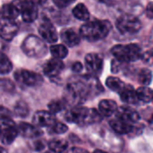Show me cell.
<instances>
[{
    "label": "cell",
    "instance_id": "cell-1",
    "mask_svg": "<svg viewBox=\"0 0 153 153\" xmlns=\"http://www.w3.org/2000/svg\"><path fill=\"white\" fill-rule=\"evenodd\" d=\"M102 91V86L96 76L91 74L74 76L67 83L66 96L69 101L82 103L89 96L98 94Z\"/></svg>",
    "mask_w": 153,
    "mask_h": 153
},
{
    "label": "cell",
    "instance_id": "cell-2",
    "mask_svg": "<svg viewBox=\"0 0 153 153\" xmlns=\"http://www.w3.org/2000/svg\"><path fill=\"white\" fill-rule=\"evenodd\" d=\"M112 30V24L108 20H94L82 25L81 36L88 41H98L105 39Z\"/></svg>",
    "mask_w": 153,
    "mask_h": 153
},
{
    "label": "cell",
    "instance_id": "cell-3",
    "mask_svg": "<svg viewBox=\"0 0 153 153\" xmlns=\"http://www.w3.org/2000/svg\"><path fill=\"white\" fill-rule=\"evenodd\" d=\"M65 120L70 123H74L79 126H87L100 122L102 115L94 108L74 107L65 113Z\"/></svg>",
    "mask_w": 153,
    "mask_h": 153
},
{
    "label": "cell",
    "instance_id": "cell-4",
    "mask_svg": "<svg viewBox=\"0 0 153 153\" xmlns=\"http://www.w3.org/2000/svg\"><path fill=\"white\" fill-rule=\"evenodd\" d=\"M111 54L116 59L123 63H130L139 60L142 57V48L137 44L116 45L111 48Z\"/></svg>",
    "mask_w": 153,
    "mask_h": 153
},
{
    "label": "cell",
    "instance_id": "cell-5",
    "mask_svg": "<svg viewBox=\"0 0 153 153\" xmlns=\"http://www.w3.org/2000/svg\"><path fill=\"white\" fill-rule=\"evenodd\" d=\"M22 50L23 53L33 58H40L47 55L48 48L46 43L35 35L27 36L22 43Z\"/></svg>",
    "mask_w": 153,
    "mask_h": 153
},
{
    "label": "cell",
    "instance_id": "cell-6",
    "mask_svg": "<svg viewBox=\"0 0 153 153\" xmlns=\"http://www.w3.org/2000/svg\"><path fill=\"white\" fill-rule=\"evenodd\" d=\"M116 27L120 33L125 35H132L140 31L142 23L136 16L126 13L122 14L117 18Z\"/></svg>",
    "mask_w": 153,
    "mask_h": 153
},
{
    "label": "cell",
    "instance_id": "cell-7",
    "mask_svg": "<svg viewBox=\"0 0 153 153\" xmlns=\"http://www.w3.org/2000/svg\"><path fill=\"white\" fill-rule=\"evenodd\" d=\"M19 9L25 22H33L38 17V8L31 0H14L13 2Z\"/></svg>",
    "mask_w": 153,
    "mask_h": 153
},
{
    "label": "cell",
    "instance_id": "cell-8",
    "mask_svg": "<svg viewBox=\"0 0 153 153\" xmlns=\"http://www.w3.org/2000/svg\"><path fill=\"white\" fill-rule=\"evenodd\" d=\"M1 126H2V134L1 142L4 145L11 144L16 136L18 135L19 130L15 126L14 122L12 120V117H1Z\"/></svg>",
    "mask_w": 153,
    "mask_h": 153
},
{
    "label": "cell",
    "instance_id": "cell-9",
    "mask_svg": "<svg viewBox=\"0 0 153 153\" xmlns=\"http://www.w3.org/2000/svg\"><path fill=\"white\" fill-rule=\"evenodd\" d=\"M14 78L17 82L28 87H33L39 85L43 82V78L40 74L25 69H19L14 73Z\"/></svg>",
    "mask_w": 153,
    "mask_h": 153
},
{
    "label": "cell",
    "instance_id": "cell-10",
    "mask_svg": "<svg viewBox=\"0 0 153 153\" xmlns=\"http://www.w3.org/2000/svg\"><path fill=\"white\" fill-rule=\"evenodd\" d=\"M39 33L40 37L48 43H56L57 41V31L50 20L46 16H44L40 22L39 26Z\"/></svg>",
    "mask_w": 153,
    "mask_h": 153
},
{
    "label": "cell",
    "instance_id": "cell-11",
    "mask_svg": "<svg viewBox=\"0 0 153 153\" xmlns=\"http://www.w3.org/2000/svg\"><path fill=\"white\" fill-rule=\"evenodd\" d=\"M85 67L89 74L98 76L103 69V57L97 53H90L85 56Z\"/></svg>",
    "mask_w": 153,
    "mask_h": 153
},
{
    "label": "cell",
    "instance_id": "cell-12",
    "mask_svg": "<svg viewBox=\"0 0 153 153\" xmlns=\"http://www.w3.org/2000/svg\"><path fill=\"white\" fill-rule=\"evenodd\" d=\"M65 68V65L62 60L53 57L46 62L43 66V73L49 78L57 77Z\"/></svg>",
    "mask_w": 153,
    "mask_h": 153
},
{
    "label": "cell",
    "instance_id": "cell-13",
    "mask_svg": "<svg viewBox=\"0 0 153 153\" xmlns=\"http://www.w3.org/2000/svg\"><path fill=\"white\" fill-rule=\"evenodd\" d=\"M19 30L18 25L13 20L1 18V37L5 40L13 39Z\"/></svg>",
    "mask_w": 153,
    "mask_h": 153
},
{
    "label": "cell",
    "instance_id": "cell-14",
    "mask_svg": "<svg viewBox=\"0 0 153 153\" xmlns=\"http://www.w3.org/2000/svg\"><path fill=\"white\" fill-rule=\"evenodd\" d=\"M56 121L54 114L50 111H38L32 118L33 124L39 127H50Z\"/></svg>",
    "mask_w": 153,
    "mask_h": 153
},
{
    "label": "cell",
    "instance_id": "cell-15",
    "mask_svg": "<svg viewBox=\"0 0 153 153\" xmlns=\"http://www.w3.org/2000/svg\"><path fill=\"white\" fill-rule=\"evenodd\" d=\"M116 117L118 119H121L123 121L134 124L136 123L140 119V116L136 110L134 108L127 107V106H123L117 108L116 112Z\"/></svg>",
    "mask_w": 153,
    "mask_h": 153
},
{
    "label": "cell",
    "instance_id": "cell-16",
    "mask_svg": "<svg viewBox=\"0 0 153 153\" xmlns=\"http://www.w3.org/2000/svg\"><path fill=\"white\" fill-rule=\"evenodd\" d=\"M61 39L65 45L68 47H75L80 43L81 40V34H79L77 31H75L74 29H64L62 30L61 33Z\"/></svg>",
    "mask_w": 153,
    "mask_h": 153
},
{
    "label": "cell",
    "instance_id": "cell-17",
    "mask_svg": "<svg viewBox=\"0 0 153 153\" xmlns=\"http://www.w3.org/2000/svg\"><path fill=\"white\" fill-rule=\"evenodd\" d=\"M19 133L26 138H38L42 135V132L36 126H31L27 123H20L18 126Z\"/></svg>",
    "mask_w": 153,
    "mask_h": 153
},
{
    "label": "cell",
    "instance_id": "cell-18",
    "mask_svg": "<svg viewBox=\"0 0 153 153\" xmlns=\"http://www.w3.org/2000/svg\"><path fill=\"white\" fill-rule=\"evenodd\" d=\"M111 128L117 134H126L131 133L134 130V126L131 123L123 121L118 118H115L110 121Z\"/></svg>",
    "mask_w": 153,
    "mask_h": 153
},
{
    "label": "cell",
    "instance_id": "cell-19",
    "mask_svg": "<svg viewBox=\"0 0 153 153\" xmlns=\"http://www.w3.org/2000/svg\"><path fill=\"white\" fill-rule=\"evenodd\" d=\"M121 100L127 104H136L138 103L139 99L136 93V91L131 85H126L124 90L119 93Z\"/></svg>",
    "mask_w": 153,
    "mask_h": 153
},
{
    "label": "cell",
    "instance_id": "cell-20",
    "mask_svg": "<svg viewBox=\"0 0 153 153\" xmlns=\"http://www.w3.org/2000/svg\"><path fill=\"white\" fill-rule=\"evenodd\" d=\"M117 108V103L111 100H103L99 104V110L104 117H110L113 114H116Z\"/></svg>",
    "mask_w": 153,
    "mask_h": 153
},
{
    "label": "cell",
    "instance_id": "cell-21",
    "mask_svg": "<svg viewBox=\"0 0 153 153\" xmlns=\"http://www.w3.org/2000/svg\"><path fill=\"white\" fill-rule=\"evenodd\" d=\"M20 13H20L18 7L13 3L4 4H3L2 9H1V17L3 19L14 20L19 16Z\"/></svg>",
    "mask_w": 153,
    "mask_h": 153
},
{
    "label": "cell",
    "instance_id": "cell-22",
    "mask_svg": "<svg viewBox=\"0 0 153 153\" xmlns=\"http://www.w3.org/2000/svg\"><path fill=\"white\" fill-rule=\"evenodd\" d=\"M136 78L139 83L143 86H148L152 80V73L148 68H141L137 70Z\"/></svg>",
    "mask_w": 153,
    "mask_h": 153
},
{
    "label": "cell",
    "instance_id": "cell-23",
    "mask_svg": "<svg viewBox=\"0 0 153 153\" xmlns=\"http://www.w3.org/2000/svg\"><path fill=\"white\" fill-rule=\"evenodd\" d=\"M106 84L107 86L113 91H116L117 93H120L124 88L126 87V83L124 82H122L119 78L115 77V76H109L107 80H106Z\"/></svg>",
    "mask_w": 153,
    "mask_h": 153
},
{
    "label": "cell",
    "instance_id": "cell-24",
    "mask_svg": "<svg viewBox=\"0 0 153 153\" xmlns=\"http://www.w3.org/2000/svg\"><path fill=\"white\" fill-rule=\"evenodd\" d=\"M73 14L76 19L84 22L88 21L90 18V12L84 4H78L73 9Z\"/></svg>",
    "mask_w": 153,
    "mask_h": 153
},
{
    "label": "cell",
    "instance_id": "cell-25",
    "mask_svg": "<svg viewBox=\"0 0 153 153\" xmlns=\"http://www.w3.org/2000/svg\"><path fill=\"white\" fill-rule=\"evenodd\" d=\"M50 53L52 55L53 57L57 58V59H64L68 55V50L67 48L65 45L62 44H56V45H52L50 47Z\"/></svg>",
    "mask_w": 153,
    "mask_h": 153
},
{
    "label": "cell",
    "instance_id": "cell-26",
    "mask_svg": "<svg viewBox=\"0 0 153 153\" xmlns=\"http://www.w3.org/2000/svg\"><path fill=\"white\" fill-rule=\"evenodd\" d=\"M49 150L55 153H63L65 152L68 147V143L65 140L61 139H54L49 142L48 143Z\"/></svg>",
    "mask_w": 153,
    "mask_h": 153
},
{
    "label": "cell",
    "instance_id": "cell-27",
    "mask_svg": "<svg viewBox=\"0 0 153 153\" xmlns=\"http://www.w3.org/2000/svg\"><path fill=\"white\" fill-rule=\"evenodd\" d=\"M136 93L140 101L147 103L153 100V91L152 89L148 88L147 86H143L138 88L136 90Z\"/></svg>",
    "mask_w": 153,
    "mask_h": 153
},
{
    "label": "cell",
    "instance_id": "cell-28",
    "mask_svg": "<svg viewBox=\"0 0 153 153\" xmlns=\"http://www.w3.org/2000/svg\"><path fill=\"white\" fill-rule=\"evenodd\" d=\"M66 100H54L48 104V109L51 113L56 114L65 108Z\"/></svg>",
    "mask_w": 153,
    "mask_h": 153
},
{
    "label": "cell",
    "instance_id": "cell-29",
    "mask_svg": "<svg viewBox=\"0 0 153 153\" xmlns=\"http://www.w3.org/2000/svg\"><path fill=\"white\" fill-rule=\"evenodd\" d=\"M12 70H13L12 62L4 53H2V55H1V67H0L1 74H6L10 73Z\"/></svg>",
    "mask_w": 153,
    "mask_h": 153
},
{
    "label": "cell",
    "instance_id": "cell-30",
    "mask_svg": "<svg viewBox=\"0 0 153 153\" xmlns=\"http://www.w3.org/2000/svg\"><path fill=\"white\" fill-rule=\"evenodd\" d=\"M48 130L51 134H64L68 130V127L58 121H56L50 127H48Z\"/></svg>",
    "mask_w": 153,
    "mask_h": 153
},
{
    "label": "cell",
    "instance_id": "cell-31",
    "mask_svg": "<svg viewBox=\"0 0 153 153\" xmlns=\"http://www.w3.org/2000/svg\"><path fill=\"white\" fill-rule=\"evenodd\" d=\"M14 112L19 117H26L29 113V108L27 104L23 101H19L14 107Z\"/></svg>",
    "mask_w": 153,
    "mask_h": 153
},
{
    "label": "cell",
    "instance_id": "cell-32",
    "mask_svg": "<svg viewBox=\"0 0 153 153\" xmlns=\"http://www.w3.org/2000/svg\"><path fill=\"white\" fill-rule=\"evenodd\" d=\"M1 85H2V89L6 91H11L14 89L13 83L10 80H7V79H2Z\"/></svg>",
    "mask_w": 153,
    "mask_h": 153
},
{
    "label": "cell",
    "instance_id": "cell-33",
    "mask_svg": "<svg viewBox=\"0 0 153 153\" xmlns=\"http://www.w3.org/2000/svg\"><path fill=\"white\" fill-rule=\"evenodd\" d=\"M75 0H53L54 4L58 8H65L68 5H70L72 3H74Z\"/></svg>",
    "mask_w": 153,
    "mask_h": 153
},
{
    "label": "cell",
    "instance_id": "cell-34",
    "mask_svg": "<svg viewBox=\"0 0 153 153\" xmlns=\"http://www.w3.org/2000/svg\"><path fill=\"white\" fill-rule=\"evenodd\" d=\"M142 59L145 63H153V49H151V50L145 52L142 56Z\"/></svg>",
    "mask_w": 153,
    "mask_h": 153
},
{
    "label": "cell",
    "instance_id": "cell-35",
    "mask_svg": "<svg viewBox=\"0 0 153 153\" xmlns=\"http://www.w3.org/2000/svg\"><path fill=\"white\" fill-rule=\"evenodd\" d=\"M146 15L148 18L153 19V2H151L146 6Z\"/></svg>",
    "mask_w": 153,
    "mask_h": 153
},
{
    "label": "cell",
    "instance_id": "cell-36",
    "mask_svg": "<svg viewBox=\"0 0 153 153\" xmlns=\"http://www.w3.org/2000/svg\"><path fill=\"white\" fill-rule=\"evenodd\" d=\"M82 65L80 62H74L72 65V70L74 73H80L82 70Z\"/></svg>",
    "mask_w": 153,
    "mask_h": 153
},
{
    "label": "cell",
    "instance_id": "cell-37",
    "mask_svg": "<svg viewBox=\"0 0 153 153\" xmlns=\"http://www.w3.org/2000/svg\"><path fill=\"white\" fill-rule=\"evenodd\" d=\"M65 153H89V152H88L87 151H85V150L82 149V148H76V147H74V148H72V149H70V150L66 151Z\"/></svg>",
    "mask_w": 153,
    "mask_h": 153
},
{
    "label": "cell",
    "instance_id": "cell-38",
    "mask_svg": "<svg viewBox=\"0 0 153 153\" xmlns=\"http://www.w3.org/2000/svg\"><path fill=\"white\" fill-rule=\"evenodd\" d=\"M35 4L39 5V4H43L44 3H46L47 0H31Z\"/></svg>",
    "mask_w": 153,
    "mask_h": 153
},
{
    "label": "cell",
    "instance_id": "cell-39",
    "mask_svg": "<svg viewBox=\"0 0 153 153\" xmlns=\"http://www.w3.org/2000/svg\"><path fill=\"white\" fill-rule=\"evenodd\" d=\"M150 125H151V126L153 128V114L152 116V117H151V119H150Z\"/></svg>",
    "mask_w": 153,
    "mask_h": 153
},
{
    "label": "cell",
    "instance_id": "cell-40",
    "mask_svg": "<svg viewBox=\"0 0 153 153\" xmlns=\"http://www.w3.org/2000/svg\"><path fill=\"white\" fill-rule=\"evenodd\" d=\"M93 153H107L106 152H103V151H100V150H96Z\"/></svg>",
    "mask_w": 153,
    "mask_h": 153
},
{
    "label": "cell",
    "instance_id": "cell-41",
    "mask_svg": "<svg viewBox=\"0 0 153 153\" xmlns=\"http://www.w3.org/2000/svg\"><path fill=\"white\" fill-rule=\"evenodd\" d=\"M1 153H7V152H6L4 148H2V149H1Z\"/></svg>",
    "mask_w": 153,
    "mask_h": 153
}]
</instances>
